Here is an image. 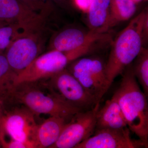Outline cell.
Instances as JSON below:
<instances>
[{
	"label": "cell",
	"instance_id": "1",
	"mask_svg": "<svg viewBox=\"0 0 148 148\" xmlns=\"http://www.w3.org/2000/svg\"><path fill=\"white\" fill-rule=\"evenodd\" d=\"M148 32L147 11L143 10L122 30L113 43L106 72L111 84L140 53Z\"/></svg>",
	"mask_w": 148,
	"mask_h": 148
},
{
	"label": "cell",
	"instance_id": "2",
	"mask_svg": "<svg viewBox=\"0 0 148 148\" xmlns=\"http://www.w3.org/2000/svg\"><path fill=\"white\" fill-rule=\"evenodd\" d=\"M118 88L114 96L116 98L130 130L148 146V104L140 88L132 65L125 70Z\"/></svg>",
	"mask_w": 148,
	"mask_h": 148
},
{
	"label": "cell",
	"instance_id": "3",
	"mask_svg": "<svg viewBox=\"0 0 148 148\" xmlns=\"http://www.w3.org/2000/svg\"><path fill=\"white\" fill-rule=\"evenodd\" d=\"M21 104L34 114H47L70 120L83 110L67 103L53 93L47 84L41 81L15 86L10 103Z\"/></svg>",
	"mask_w": 148,
	"mask_h": 148
},
{
	"label": "cell",
	"instance_id": "4",
	"mask_svg": "<svg viewBox=\"0 0 148 148\" xmlns=\"http://www.w3.org/2000/svg\"><path fill=\"white\" fill-rule=\"evenodd\" d=\"M4 107L0 119V146L4 148H35L38 125L35 114L25 106Z\"/></svg>",
	"mask_w": 148,
	"mask_h": 148
},
{
	"label": "cell",
	"instance_id": "5",
	"mask_svg": "<svg viewBox=\"0 0 148 148\" xmlns=\"http://www.w3.org/2000/svg\"><path fill=\"white\" fill-rule=\"evenodd\" d=\"M82 56L79 49L68 52L50 50L38 56L26 69L16 74L15 86L23 83L49 79Z\"/></svg>",
	"mask_w": 148,
	"mask_h": 148
},
{
	"label": "cell",
	"instance_id": "6",
	"mask_svg": "<svg viewBox=\"0 0 148 148\" xmlns=\"http://www.w3.org/2000/svg\"><path fill=\"white\" fill-rule=\"evenodd\" d=\"M68 70L97 103H100L111 84L106 75V64L97 58H78Z\"/></svg>",
	"mask_w": 148,
	"mask_h": 148
},
{
	"label": "cell",
	"instance_id": "7",
	"mask_svg": "<svg viewBox=\"0 0 148 148\" xmlns=\"http://www.w3.org/2000/svg\"><path fill=\"white\" fill-rule=\"evenodd\" d=\"M100 103L90 110L75 114L64 125L58 140L50 148H75L92 136L95 131Z\"/></svg>",
	"mask_w": 148,
	"mask_h": 148
},
{
	"label": "cell",
	"instance_id": "8",
	"mask_svg": "<svg viewBox=\"0 0 148 148\" xmlns=\"http://www.w3.org/2000/svg\"><path fill=\"white\" fill-rule=\"evenodd\" d=\"M49 79L48 84L53 93L72 106L85 111L92 108L97 104L66 69Z\"/></svg>",
	"mask_w": 148,
	"mask_h": 148
},
{
	"label": "cell",
	"instance_id": "9",
	"mask_svg": "<svg viewBox=\"0 0 148 148\" xmlns=\"http://www.w3.org/2000/svg\"><path fill=\"white\" fill-rule=\"evenodd\" d=\"M41 32L25 34L10 46L5 54L12 69L16 74L23 71L39 56L44 41Z\"/></svg>",
	"mask_w": 148,
	"mask_h": 148
},
{
	"label": "cell",
	"instance_id": "10",
	"mask_svg": "<svg viewBox=\"0 0 148 148\" xmlns=\"http://www.w3.org/2000/svg\"><path fill=\"white\" fill-rule=\"evenodd\" d=\"M46 18L19 0H0V26L16 24L26 33H36L42 32Z\"/></svg>",
	"mask_w": 148,
	"mask_h": 148
},
{
	"label": "cell",
	"instance_id": "11",
	"mask_svg": "<svg viewBox=\"0 0 148 148\" xmlns=\"http://www.w3.org/2000/svg\"><path fill=\"white\" fill-rule=\"evenodd\" d=\"M130 131L128 127L95 130L93 135L80 143L75 148H148L142 140L131 138Z\"/></svg>",
	"mask_w": 148,
	"mask_h": 148
},
{
	"label": "cell",
	"instance_id": "12",
	"mask_svg": "<svg viewBox=\"0 0 148 148\" xmlns=\"http://www.w3.org/2000/svg\"><path fill=\"white\" fill-rule=\"evenodd\" d=\"M106 34L107 32L99 33L91 30L86 33L77 28H68L59 32L52 38L49 48L50 50L68 52L77 49Z\"/></svg>",
	"mask_w": 148,
	"mask_h": 148
},
{
	"label": "cell",
	"instance_id": "13",
	"mask_svg": "<svg viewBox=\"0 0 148 148\" xmlns=\"http://www.w3.org/2000/svg\"><path fill=\"white\" fill-rule=\"evenodd\" d=\"M126 120L118 102L113 95L99 109L96 114L95 130L105 128L119 129L127 127Z\"/></svg>",
	"mask_w": 148,
	"mask_h": 148
},
{
	"label": "cell",
	"instance_id": "14",
	"mask_svg": "<svg viewBox=\"0 0 148 148\" xmlns=\"http://www.w3.org/2000/svg\"><path fill=\"white\" fill-rule=\"evenodd\" d=\"M67 121L60 117L50 116L38 125L36 132V148H50L58 140Z\"/></svg>",
	"mask_w": 148,
	"mask_h": 148
},
{
	"label": "cell",
	"instance_id": "15",
	"mask_svg": "<svg viewBox=\"0 0 148 148\" xmlns=\"http://www.w3.org/2000/svg\"><path fill=\"white\" fill-rule=\"evenodd\" d=\"M110 3V0H93L88 12L91 31L99 33L108 32Z\"/></svg>",
	"mask_w": 148,
	"mask_h": 148
},
{
	"label": "cell",
	"instance_id": "16",
	"mask_svg": "<svg viewBox=\"0 0 148 148\" xmlns=\"http://www.w3.org/2000/svg\"><path fill=\"white\" fill-rule=\"evenodd\" d=\"M16 75L10 66L5 54H0V102L3 107L11 99Z\"/></svg>",
	"mask_w": 148,
	"mask_h": 148
},
{
	"label": "cell",
	"instance_id": "17",
	"mask_svg": "<svg viewBox=\"0 0 148 148\" xmlns=\"http://www.w3.org/2000/svg\"><path fill=\"white\" fill-rule=\"evenodd\" d=\"M136 10L133 0H110L108 29L119 22L128 20Z\"/></svg>",
	"mask_w": 148,
	"mask_h": 148
},
{
	"label": "cell",
	"instance_id": "18",
	"mask_svg": "<svg viewBox=\"0 0 148 148\" xmlns=\"http://www.w3.org/2000/svg\"><path fill=\"white\" fill-rule=\"evenodd\" d=\"M132 65V70L136 79L143 89V92L148 95V51L142 48L140 53Z\"/></svg>",
	"mask_w": 148,
	"mask_h": 148
},
{
	"label": "cell",
	"instance_id": "19",
	"mask_svg": "<svg viewBox=\"0 0 148 148\" xmlns=\"http://www.w3.org/2000/svg\"><path fill=\"white\" fill-rule=\"evenodd\" d=\"M27 33L16 24L0 26V54L5 53L11 44L18 37Z\"/></svg>",
	"mask_w": 148,
	"mask_h": 148
},
{
	"label": "cell",
	"instance_id": "20",
	"mask_svg": "<svg viewBox=\"0 0 148 148\" xmlns=\"http://www.w3.org/2000/svg\"><path fill=\"white\" fill-rule=\"evenodd\" d=\"M31 10L47 18L53 9L50 0H19Z\"/></svg>",
	"mask_w": 148,
	"mask_h": 148
},
{
	"label": "cell",
	"instance_id": "21",
	"mask_svg": "<svg viewBox=\"0 0 148 148\" xmlns=\"http://www.w3.org/2000/svg\"><path fill=\"white\" fill-rule=\"evenodd\" d=\"M93 0H75L77 6L81 10L88 12Z\"/></svg>",
	"mask_w": 148,
	"mask_h": 148
},
{
	"label": "cell",
	"instance_id": "22",
	"mask_svg": "<svg viewBox=\"0 0 148 148\" xmlns=\"http://www.w3.org/2000/svg\"><path fill=\"white\" fill-rule=\"evenodd\" d=\"M4 108L1 102H0V119L2 117L4 113Z\"/></svg>",
	"mask_w": 148,
	"mask_h": 148
},
{
	"label": "cell",
	"instance_id": "23",
	"mask_svg": "<svg viewBox=\"0 0 148 148\" xmlns=\"http://www.w3.org/2000/svg\"><path fill=\"white\" fill-rule=\"evenodd\" d=\"M56 3L59 5H64V0H53Z\"/></svg>",
	"mask_w": 148,
	"mask_h": 148
},
{
	"label": "cell",
	"instance_id": "24",
	"mask_svg": "<svg viewBox=\"0 0 148 148\" xmlns=\"http://www.w3.org/2000/svg\"><path fill=\"white\" fill-rule=\"evenodd\" d=\"M135 2H138L140 1H141V0H133Z\"/></svg>",
	"mask_w": 148,
	"mask_h": 148
}]
</instances>
